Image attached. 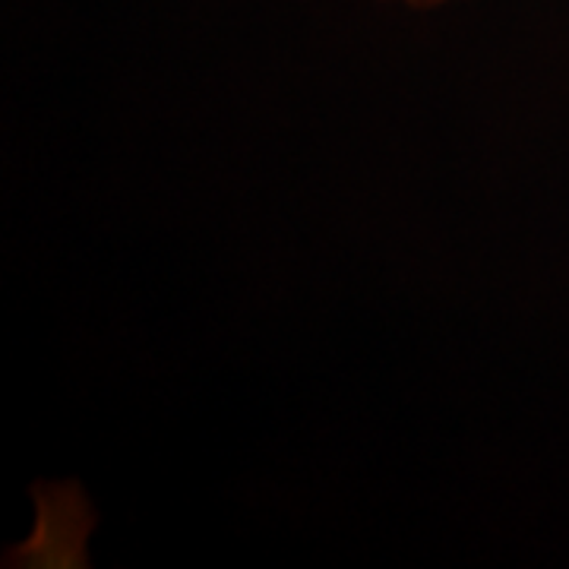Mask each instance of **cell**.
Listing matches in <instances>:
<instances>
[{"label": "cell", "instance_id": "cell-1", "mask_svg": "<svg viewBox=\"0 0 569 569\" xmlns=\"http://www.w3.org/2000/svg\"><path fill=\"white\" fill-rule=\"evenodd\" d=\"M387 3H399V7H411V10H433V7H443L452 0H387Z\"/></svg>", "mask_w": 569, "mask_h": 569}]
</instances>
